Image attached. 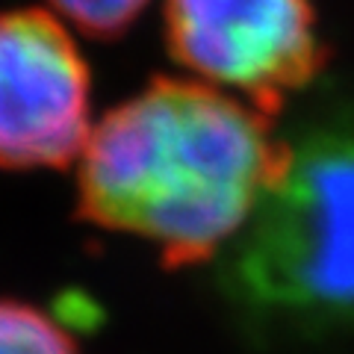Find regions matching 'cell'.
<instances>
[{
    "mask_svg": "<svg viewBox=\"0 0 354 354\" xmlns=\"http://www.w3.org/2000/svg\"><path fill=\"white\" fill-rule=\"evenodd\" d=\"M272 115L201 80H153L97 121L77 160L80 216L169 266L218 260L281 171Z\"/></svg>",
    "mask_w": 354,
    "mask_h": 354,
    "instance_id": "1",
    "label": "cell"
},
{
    "mask_svg": "<svg viewBox=\"0 0 354 354\" xmlns=\"http://www.w3.org/2000/svg\"><path fill=\"white\" fill-rule=\"evenodd\" d=\"M283 113L281 171L218 254V286L257 334L354 337V71Z\"/></svg>",
    "mask_w": 354,
    "mask_h": 354,
    "instance_id": "2",
    "label": "cell"
},
{
    "mask_svg": "<svg viewBox=\"0 0 354 354\" xmlns=\"http://www.w3.org/2000/svg\"><path fill=\"white\" fill-rule=\"evenodd\" d=\"M174 59L274 115L322 77L325 50L310 0H165Z\"/></svg>",
    "mask_w": 354,
    "mask_h": 354,
    "instance_id": "3",
    "label": "cell"
},
{
    "mask_svg": "<svg viewBox=\"0 0 354 354\" xmlns=\"http://www.w3.org/2000/svg\"><path fill=\"white\" fill-rule=\"evenodd\" d=\"M88 68L68 30L41 9L0 15V165L62 169L92 133Z\"/></svg>",
    "mask_w": 354,
    "mask_h": 354,
    "instance_id": "4",
    "label": "cell"
},
{
    "mask_svg": "<svg viewBox=\"0 0 354 354\" xmlns=\"http://www.w3.org/2000/svg\"><path fill=\"white\" fill-rule=\"evenodd\" d=\"M0 354H80L74 337L32 304L0 301Z\"/></svg>",
    "mask_w": 354,
    "mask_h": 354,
    "instance_id": "5",
    "label": "cell"
},
{
    "mask_svg": "<svg viewBox=\"0 0 354 354\" xmlns=\"http://www.w3.org/2000/svg\"><path fill=\"white\" fill-rule=\"evenodd\" d=\"M50 3L59 9V15L92 36H118L139 18L148 0H50Z\"/></svg>",
    "mask_w": 354,
    "mask_h": 354,
    "instance_id": "6",
    "label": "cell"
}]
</instances>
